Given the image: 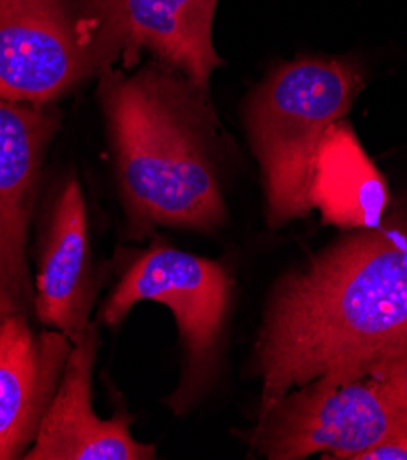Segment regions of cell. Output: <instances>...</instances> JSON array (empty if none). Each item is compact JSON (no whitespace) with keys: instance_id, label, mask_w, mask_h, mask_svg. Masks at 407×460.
Here are the masks:
<instances>
[{"instance_id":"10","label":"cell","mask_w":407,"mask_h":460,"mask_svg":"<svg viewBox=\"0 0 407 460\" xmlns=\"http://www.w3.org/2000/svg\"><path fill=\"white\" fill-rule=\"evenodd\" d=\"M33 285V314L39 323L65 334L72 345L81 341L93 325L88 317L96 290L86 204L75 176L65 181L54 202Z\"/></svg>"},{"instance_id":"9","label":"cell","mask_w":407,"mask_h":460,"mask_svg":"<svg viewBox=\"0 0 407 460\" xmlns=\"http://www.w3.org/2000/svg\"><path fill=\"white\" fill-rule=\"evenodd\" d=\"M72 341L35 332L28 315L0 317V460L24 458L58 391Z\"/></svg>"},{"instance_id":"3","label":"cell","mask_w":407,"mask_h":460,"mask_svg":"<svg viewBox=\"0 0 407 460\" xmlns=\"http://www.w3.org/2000/svg\"><path fill=\"white\" fill-rule=\"evenodd\" d=\"M364 79L343 59L305 58L270 74L248 100L244 123L259 162L271 227L306 217L312 171L325 132L347 116Z\"/></svg>"},{"instance_id":"13","label":"cell","mask_w":407,"mask_h":460,"mask_svg":"<svg viewBox=\"0 0 407 460\" xmlns=\"http://www.w3.org/2000/svg\"><path fill=\"white\" fill-rule=\"evenodd\" d=\"M352 460H407V431L367 451L358 453Z\"/></svg>"},{"instance_id":"11","label":"cell","mask_w":407,"mask_h":460,"mask_svg":"<svg viewBox=\"0 0 407 460\" xmlns=\"http://www.w3.org/2000/svg\"><path fill=\"white\" fill-rule=\"evenodd\" d=\"M217 6L218 0H121V70H130L146 52L209 92L211 74L224 65L213 46Z\"/></svg>"},{"instance_id":"2","label":"cell","mask_w":407,"mask_h":460,"mask_svg":"<svg viewBox=\"0 0 407 460\" xmlns=\"http://www.w3.org/2000/svg\"><path fill=\"white\" fill-rule=\"evenodd\" d=\"M128 235L160 227L213 234L228 218L218 121L209 92L158 61L100 77Z\"/></svg>"},{"instance_id":"4","label":"cell","mask_w":407,"mask_h":460,"mask_svg":"<svg viewBox=\"0 0 407 460\" xmlns=\"http://www.w3.org/2000/svg\"><path fill=\"white\" fill-rule=\"evenodd\" d=\"M121 0H0V98L52 105L123 68Z\"/></svg>"},{"instance_id":"8","label":"cell","mask_w":407,"mask_h":460,"mask_svg":"<svg viewBox=\"0 0 407 460\" xmlns=\"http://www.w3.org/2000/svg\"><path fill=\"white\" fill-rule=\"evenodd\" d=\"M98 327L90 325L72 345L61 382L47 409L26 460H153L156 447L136 440L132 417L121 411L102 419L93 407V373L98 356Z\"/></svg>"},{"instance_id":"6","label":"cell","mask_w":407,"mask_h":460,"mask_svg":"<svg viewBox=\"0 0 407 460\" xmlns=\"http://www.w3.org/2000/svg\"><path fill=\"white\" fill-rule=\"evenodd\" d=\"M407 431V365L310 382L257 419L252 446L270 460L354 458Z\"/></svg>"},{"instance_id":"5","label":"cell","mask_w":407,"mask_h":460,"mask_svg":"<svg viewBox=\"0 0 407 460\" xmlns=\"http://www.w3.org/2000/svg\"><path fill=\"white\" fill-rule=\"evenodd\" d=\"M235 281L218 261L162 243L134 253L100 310V323L116 329L140 301L165 305L184 347L180 385L165 403L174 415L193 409L211 389L220 363L222 334Z\"/></svg>"},{"instance_id":"12","label":"cell","mask_w":407,"mask_h":460,"mask_svg":"<svg viewBox=\"0 0 407 460\" xmlns=\"http://www.w3.org/2000/svg\"><path fill=\"white\" fill-rule=\"evenodd\" d=\"M310 200L327 224L352 232L380 227L389 204L385 180L345 119L323 136L314 162Z\"/></svg>"},{"instance_id":"7","label":"cell","mask_w":407,"mask_h":460,"mask_svg":"<svg viewBox=\"0 0 407 460\" xmlns=\"http://www.w3.org/2000/svg\"><path fill=\"white\" fill-rule=\"evenodd\" d=\"M58 114L52 105L0 98V317L33 312L28 264L35 197Z\"/></svg>"},{"instance_id":"1","label":"cell","mask_w":407,"mask_h":460,"mask_svg":"<svg viewBox=\"0 0 407 460\" xmlns=\"http://www.w3.org/2000/svg\"><path fill=\"white\" fill-rule=\"evenodd\" d=\"M407 365V227L359 229L271 292L253 375L259 419L290 391Z\"/></svg>"}]
</instances>
